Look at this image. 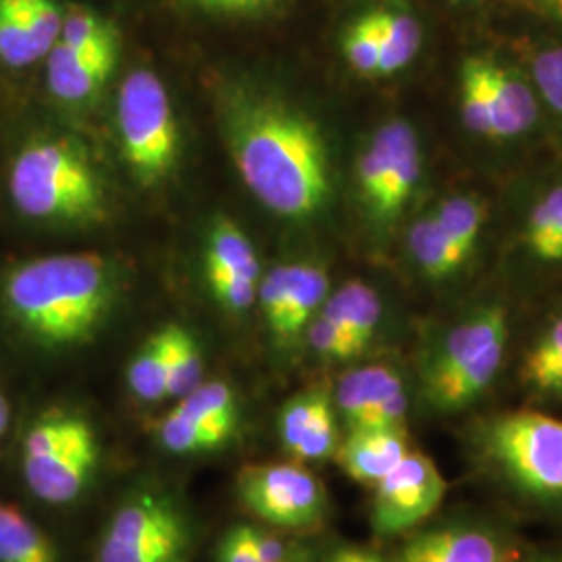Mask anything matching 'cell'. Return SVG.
<instances>
[{"label": "cell", "mask_w": 562, "mask_h": 562, "mask_svg": "<svg viewBox=\"0 0 562 562\" xmlns=\"http://www.w3.org/2000/svg\"><path fill=\"white\" fill-rule=\"evenodd\" d=\"M223 132L246 188L276 215L306 220L329 196V159L319 127L302 111L257 90H229Z\"/></svg>", "instance_id": "cell-1"}, {"label": "cell", "mask_w": 562, "mask_h": 562, "mask_svg": "<svg viewBox=\"0 0 562 562\" xmlns=\"http://www.w3.org/2000/svg\"><path fill=\"white\" fill-rule=\"evenodd\" d=\"M117 299V276L101 255H55L18 267L4 283V301L21 329L44 346L90 340Z\"/></svg>", "instance_id": "cell-2"}, {"label": "cell", "mask_w": 562, "mask_h": 562, "mask_svg": "<svg viewBox=\"0 0 562 562\" xmlns=\"http://www.w3.org/2000/svg\"><path fill=\"white\" fill-rule=\"evenodd\" d=\"M11 201L36 222L92 223L104 215V188L76 140L41 138L23 146L9 176Z\"/></svg>", "instance_id": "cell-3"}, {"label": "cell", "mask_w": 562, "mask_h": 562, "mask_svg": "<svg viewBox=\"0 0 562 562\" xmlns=\"http://www.w3.org/2000/svg\"><path fill=\"white\" fill-rule=\"evenodd\" d=\"M508 319L503 306L477 311L457 325L427 369V398L440 411L477 401L503 364Z\"/></svg>", "instance_id": "cell-4"}, {"label": "cell", "mask_w": 562, "mask_h": 562, "mask_svg": "<svg viewBox=\"0 0 562 562\" xmlns=\"http://www.w3.org/2000/svg\"><path fill=\"white\" fill-rule=\"evenodd\" d=\"M117 130L123 157L142 186L165 180L180 155V132L161 78L134 69L120 88Z\"/></svg>", "instance_id": "cell-5"}, {"label": "cell", "mask_w": 562, "mask_h": 562, "mask_svg": "<svg viewBox=\"0 0 562 562\" xmlns=\"http://www.w3.org/2000/svg\"><path fill=\"white\" fill-rule=\"evenodd\" d=\"M485 450L506 477L536 496H562V422L533 411L487 425Z\"/></svg>", "instance_id": "cell-6"}, {"label": "cell", "mask_w": 562, "mask_h": 562, "mask_svg": "<svg viewBox=\"0 0 562 562\" xmlns=\"http://www.w3.org/2000/svg\"><path fill=\"white\" fill-rule=\"evenodd\" d=\"M188 525L176 503L157 492H140L121 504L109 522L99 562H183Z\"/></svg>", "instance_id": "cell-7"}, {"label": "cell", "mask_w": 562, "mask_h": 562, "mask_svg": "<svg viewBox=\"0 0 562 562\" xmlns=\"http://www.w3.org/2000/svg\"><path fill=\"white\" fill-rule=\"evenodd\" d=\"M241 504L269 525L311 529L325 515V490L301 464H250L236 477Z\"/></svg>", "instance_id": "cell-8"}, {"label": "cell", "mask_w": 562, "mask_h": 562, "mask_svg": "<svg viewBox=\"0 0 562 562\" xmlns=\"http://www.w3.org/2000/svg\"><path fill=\"white\" fill-rule=\"evenodd\" d=\"M446 482L438 467L422 452L402 459L375 483L371 521L378 536H398L422 525L443 501Z\"/></svg>", "instance_id": "cell-9"}, {"label": "cell", "mask_w": 562, "mask_h": 562, "mask_svg": "<svg viewBox=\"0 0 562 562\" xmlns=\"http://www.w3.org/2000/svg\"><path fill=\"white\" fill-rule=\"evenodd\" d=\"M99 462V442L90 423L57 452L23 461V475L32 494L48 504H69L80 498Z\"/></svg>", "instance_id": "cell-10"}, {"label": "cell", "mask_w": 562, "mask_h": 562, "mask_svg": "<svg viewBox=\"0 0 562 562\" xmlns=\"http://www.w3.org/2000/svg\"><path fill=\"white\" fill-rule=\"evenodd\" d=\"M281 442L301 461H322L338 448V429L329 392L311 387L281 411Z\"/></svg>", "instance_id": "cell-11"}, {"label": "cell", "mask_w": 562, "mask_h": 562, "mask_svg": "<svg viewBox=\"0 0 562 562\" xmlns=\"http://www.w3.org/2000/svg\"><path fill=\"white\" fill-rule=\"evenodd\" d=\"M120 48H74L57 42L46 55L50 92L63 102L90 101L115 69Z\"/></svg>", "instance_id": "cell-12"}, {"label": "cell", "mask_w": 562, "mask_h": 562, "mask_svg": "<svg viewBox=\"0 0 562 562\" xmlns=\"http://www.w3.org/2000/svg\"><path fill=\"white\" fill-rule=\"evenodd\" d=\"M396 562H517V552L492 533L450 527L415 536Z\"/></svg>", "instance_id": "cell-13"}, {"label": "cell", "mask_w": 562, "mask_h": 562, "mask_svg": "<svg viewBox=\"0 0 562 562\" xmlns=\"http://www.w3.org/2000/svg\"><path fill=\"white\" fill-rule=\"evenodd\" d=\"M487 109L492 121V138H513L527 132L538 117V102L525 81L496 60L477 57Z\"/></svg>", "instance_id": "cell-14"}, {"label": "cell", "mask_w": 562, "mask_h": 562, "mask_svg": "<svg viewBox=\"0 0 562 562\" xmlns=\"http://www.w3.org/2000/svg\"><path fill=\"white\" fill-rule=\"evenodd\" d=\"M406 454V431L350 429L346 442L338 448V462L355 482L375 485Z\"/></svg>", "instance_id": "cell-15"}, {"label": "cell", "mask_w": 562, "mask_h": 562, "mask_svg": "<svg viewBox=\"0 0 562 562\" xmlns=\"http://www.w3.org/2000/svg\"><path fill=\"white\" fill-rule=\"evenodd\" d=\"M322 315L364 350L382 319V302L367 283L348 281L323 304Z\"/></svg>", "instance_id": "cell-16"}, {"label": "cell", "mask_w": 562, "mask_h": 562, "mask_svg": "<svg viewBox=\"0 0 562 562\" xmlns=\"http://www.w3.org/2000/svg\"><path fill=\"white\" fill-rule=\"evenodd\" d=\"M404 390L401 375L382 364L361 367L341 378L336 404L348 429L357 427L380 402Z\"/></svg>", "instance_id": "cell-17"}, {"label": "cell", "mask_w": 562, "mask_h": 562, "mask_svg": "<svg viewBox=\"0 0 562 562\" xmlns=\"http://www.w3.org/2000/svg\"><path fill=\"white\" fill-rule=\"evenodd\" d=\"M422 178V150L415 130L404 121L396 144V155L392 169L383 186L382 199L378 202L371 217L378 223L394 222L401 215L404 204L413 196Z\"/></svg>", "instance_id": "cell-18"}, {"label": "cell", "mask_w": 562, "mask_h": 562, "mask_svg": "<svg viewBox=\"0 0 562 562\" xmlns=\"http://www.w3.org/2000/svg\"><path fill=\"white\" fill-rule=\"evenodd\" d=\"M0 562H59L57 548L18 506L0 501Z\"/></svg>", "instance_id": "cell-19"}, {"label": "cell", "mask_w": 562, "mask_h": 562, "mask_svg": "<svg viewBox=\"0 0 562 562\" xmlns=\"http://www.w3.org/2000/svg\"><path fill=\"white\" fill-rule=\"evenodd\" d=\"M327 296V276L315 265H292L290 296L280 331L276 338L294 340L302 329L311 323L315 311Z\"/></svg>", "instance_id": "cell-20"}, {"label": "cell", "mask_w": 562, "mask_h": 562, "mask_svg": "<svg viewBox=\"0 0 562 562\" xmlns=\"http://www.w3.org/2000/svg\"><path fill=\"white\" fill-rule=\"evenodd\" d=\"M373 18L378 23L380 48H382L380 76L396 74L419 53L422 25L413 15L404 11L380 9V11H373Z\"/></svg>", "instance_id": "cell-21"}, {"label": "cell", "mask_w": 562, "mask_h": 562, "mask_svg": "<svg viewBox=\"0 0 562 562\" xmlns=\"http://www.w3.org/2000/svg\"><path fill=\"white\" fill-rule=\"evenodd\" d=\"M42 59L27 0H0V60L13 69Z\"/></svg>", "instance_id": "cell-22"}, {"label": "cell", "mask_w": 562, "mask_h": 562, "mask_svg": "<svg viewBox=\"0 0 562 562\" xmlns=\"http://www.w3.org/2000/svg\"><path fill=\"white\" fill-rule=\"evenodd\" d=\"M176 408L188 419L222 434L227 440L236 429V396L227 383H201L194 392L183 396Z\"/></svg>", "instance_id": "cell-23"}, {"label": "cell", "mask_w": 562, "mask_h": 562, "mask_svg": "<svg viewBox=\"0 0 562 562\" xmlns=\"http://www.w3.org/2000/svg\"><path fill=\"white\" fill-rule=\"evenodd\" d=\"M402 120L387 121L383 127H380L364 148V153L359 159V188L364 204L369 206V213L375 211L378 202L382 199L383 186L387 180V173L392 169V161L396 155V144L401 136Z\"/></svg>", "instance_id": "cell-24"}, {"label": "cell", "mask_w": 562, "mask_h": 562, "mask_svg": "<svg viewBox=\"0 0 562 562\" xmlns=\"http://www.w3.org/2000/svg\"><path fill=\"white\" fill-rule=\"evenodd\" d=\"M167 398L188 396L202 383V355L196 340L180 325H167Z\"/></svg>", "instance_id": "cell-25"}, {"label": "cell", "mask_w": 562, "mask_h": 562, "mask_svg": "<svg viewBox=\"0 0 562 562\" xmlns=\"http://www.w3.org/2000/svg\"><path fill=\"white\" fill-rule=\"evenodd\" d=\"M408 248L423 273L434 280L448 278L464 262L436 217H423L411 227Z\"/></svg>", "instance_id": "cell-26"}, {"label": "cell", "mask_w": 562, "mask_h": 562, "mask_svg": "<svg viewBox=\"0 0 562 562\" xmlns=\"http://www.w3.org/2000/svg\"><path fill=\"white\" fill-rule=\"evenodd\" d=\"M522 382L546 396H562V317L522 361Z\"/></svg>", "instance_id": "cell-27"}, {"label": "cell", "mask_w": 562, "mask_h": 562, "mask_svg": "<svg viewBox=\"0 0 562 562\" xmlns=\"http://www.w3.org/2000/svg\"><path fill=\"white\" fill-rule=\"evenodd\" d=\"M206 267L223 269V271L238 273V276L257 281L261 273L252 244L234 223L227 222V220H222L211 232L209 250H206Z\"/></svg>", "instance_id": "cell-28"}, {"label": "cell", "mask_w": 562, "mask_h": 562, "mask_svg": "<svg viewBox=\"0 0 562 562\" xmlns=\"http://www.w3.org/2000/svg\"><path fill=\"white\" fill-rule=\"evenodd\" d=\"M132 392L144 402L167 398V340L165 329L144 341L127 369Z\"/></svg>", "instance_id": "cell-29"}, {"label": "cell", "mask_w": 562, "mask_h": 562, "mask_svg": "<svg viewBox=\"0 0 562 562\" xmlns=\"http://www.w3.org/2000/svg\"><path fill=\"white\" fill-rule=\"evenodd\" d=\"M434 217L442 225L443 234L457 248L462 261H467V257L471 255L477 236L482 232L483 222H485V206L482 201H477L473 196L448 199V201L440 202Z\"/></svg>", "instance_id": "cell-30"}, {"label": "cell", "mask_w": 562, "mask_h": 562, "mask_svg": "<svg viewBox=\"0 0 562 562\" xmlns=\"http://www.w3.org/2000/svg\"><path fill=\"white\" fill-rule=\"evenodd\" d=\"M157 429L162 446L173 454H202L227 443L225 436L188 419L178 408L162 417Z\"/></svg>", "instance_id": "cell-31"}, {"label": "cell", "mask_w": 562, "mask_h": 562, "mask_svg": "<svg viewBox=\"0 0 562 562\" xmlns=\"http://www.w3.org/2000/svg\"><path fill=\"white\" fill-rule=\"evenodd\" d=\"M59 42L86 50L120 48V36L113 23L83 7H71L67 13H63Z\"/></svg>", "instance_id": "cell-32"}, {"label": "cell", "mask_w": 562, "mask_h": 562, "mask_svg": "<svg viewBox=\"0 0 562 562\" xmlns=\"http://www.w3.org/2000/svg\"><path fill=\"white\" fill-rule=\"evenodd\" d=\"M562 236V183L552 188L529 215L525 229L527 248L542 261H550V252Z\"/></svg>", "instance_id": "cell-33"}, {"label": "cell", "mask_w": 562, "mask_h": 562, "mask_svg": "<svg viewBox=\"0 0 562 562\" xmlns=\"http://www.w3.org/2000/svg\"><path fill=\"white\" fill-rule=\"evenodd\" d=\"M344 57L350 67L361 76H380V32L373 18V11L355 21L344 34Z\"/></svg>", "instance_id": "cell-34"}, {"label": "cell", "mask_w": 562, "mask_h": 562, "mask_svg": "<svg viewBox=\"0 0 562 562\" xmlns=\"http://www.w3.org/2000/svg\"><path fill=\"white\" fill-rule=\"evenodd\" d=\"M461 115L469 132L492 138V121L487 109V94L477 57H469L461 67Z\"/></svg>", "instance_id": "cell-35"}, {"label": "cell", "mask_w": 562, "mask_h": 562, "mask_svg": "<svg viewBox=\"0 0 562 562\" xmlns=\"http://www.w3.org/2000/svg\"><path fill=\"white\" fill-rule=\"evenodd\" d=\"M206 278L215 299L229 311H246L257 301V280L206 267Z\"/></svg>", "instance_id": "cell-36"}, {"label": "cell", "mask_w": 562, "mask_h": 562, "mask_svg": "<svg viewBox=\"0 0 562 562\" xmlns=\"http://www.w3.org/2000/svg\"><path fill=\"white\" fill-rule=\"evenodd\" d=\"M290 280H292V265H281L265 276L261 290H259L262 315L276 336L280 331L281 322L285 315L288 296H290Z\"/></svg>", "instance_id": "cell-37"}, {"label": "cell", "mask_w": 562, "mask_h": 562, "mask_svg": "<svg viewBox=\"0 0 562 562\" xmlns=\"http://www.w3.org/2000/svg\"><path fill=\"white\" fill-rule=\"evenodd\" d=\"M308 341L323 359L331 361H348L362 352L357 341L346 336L334 323L327 322L323 315L308 323Z\"/></svg>", "instance_id": "cell-38"}, {"label": "cell", "mask_w": 562, "mask_h": 562, "mask_svg": "<svg viewBox=\"0 0 562 562\" xmlns=\"http://www.w3.org/2000/svg\"><path fill=\"white\" fill-rule=\"evenodd\" d=\"M190 9L215 18L234 20H261L276 13L281 0H183Z\"/></svg>", "instance_id": "cell-39"}, {"label": "cell", "mask_w": 562, "mask_h": 562, "mask_svg": "<svg viewBox=\"0 0 562 562\" xmlns=\"http://www.w3.org/2000/svg\"><path fill=\"white\" fill-rule=\"evenodd\" d=\"M533 80L546 102L562 115V46L546 48L536 55Z\"/></svg>", "instance_id": "cell-40"}, {"label": "cell", "mask_w": 562, "mask_h": 562, "mask_svg": "<svg viewBox=\"0 0 562 562\" xmlns=\"http://www.w3.org/2000/svg\"><path fill=\"white\" fill-rule=\"evenodd\" d=\"M261 531L250 525H238L223 538L217 562H265L259 548Z\"/></svg>", "instance_id": "cell-41"}, {"label": "cell", "mask_w": 562, "mask_h": 562, "mask_svg": "<svg viewBox=\"0 0 562 562\" xmlns=\"http://www.w3.org/2000/svg\"><path fill=\"white\" fill-rule=\"evenodd\" d=\"M408 401L404 390L380 402L357 427L352 429H378V431H404L406 429ZM350 431V429H348Z\"/></svg>", "instance_id": "cell-42"}, {"label": "cell", "mask_w": 562, "mask_h": 562, "mask_svg": "<svg viewBox=\"0 0 562 562\" xmlns=\"http://www.w3.org/2000/svg\"><path fill=\"white\" fill-rule=\"evenodd\" d=\"M9 417H11V413H9V402L4 401V396L0 394V436L4 434V429H7V425H9Z\"/></svg>", "instance_id": "cell-43"}, {"label": "cell", "mask_w": 562, "mask_h": 562, "mask_svg": "<svg viewBox=\"0 0 562 562\" xmlns=\"http://www.w3.org/2000/svg\"><path fill=\"white\" fill-rule=\"evenodd\" d=\"M355 562H383L380 557L371 554V552H362V550H355Z\"/></svg>", "instance_id": "cell-44"}, {"label": "cell", "mask_w": 562, "mask_h": 562, "mask_svg": "<svg viewBox=\"0 0 562 562\" xmlns=\"http://www.w3.org/2000/svg\"><path fill=\"white\" fill-rule=\"evenodd\" d=\"M331 562H355V550H350V548L348 550H340Z\"/></svg>", "instance_id": "cell-45"}, {"label": "cell", "mask_w": 562, "mask_h": 562, "mask_svg": "<svg viewBox=\"0 0 562 562\" xmlns=\"http://www.w3.org/2000/svg\"><path fill=\"white\" fill-rule=\"evenodd\" d=\"M550 261H562V236L557 240L552 252H550Z\"/></svg>", "instance_id": "cell-46"}, {"label": "cell", "mask_w": 562, "mask_h": 562, "mask_svg": "<svg viewBox=\"0 0 562 562\" xmlns=\"http://www.w3.org/2000/svg\"><path fill=\"white\" fill-rule=\"evenodd\" d=\"M281 562H306V561H302V559H294V557H285V561H281Z\"/></svg>", "instance_id": "cell-47"}, {"label": "cell", "mask_w": 562, "mask_h": 562, "mask_svg": "<svg viewBox=\"0 0 562 562\" xmlns=\"http://www.w3.org/2000/svg\"><path fill=\"white\" fill-rule=\"evenodd\" d=\"M557 562H562V559H561V561H557Z\"/></svg>", "instance_id": "cell-48"}]
</instances>
